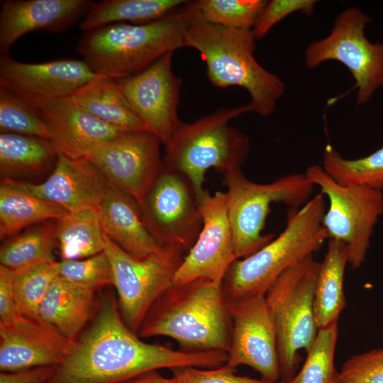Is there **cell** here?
Masks as SVG:
<instances>
[{"instance_id": "cell-1", "label": "cell", "mask_w": 383, "mask_h": 383, "mask_svg": "<svg viewBox=\"0 0 383 383\" xmlns=\"http://www.w3.org/2000/svg\"><path fill=\"white\" fill-rule=\"evenodd\" d=\"M222 351L186 352L141 340L125 323L111 294L96 302L89 323L72 341L47 383H122L144 373L224 365Z\"/></svg>"}, {"instance_id": "cell-2", "label": "cell", "mask_w": 383, "mask_h": 383, "mask_svg": "<svg viewBox=\"0 0 383 383\" xmlns=\"http://www.w3.org/2000/svg\"><path fill=\"white\" fill-rule=\"evenodd\" d=\"M185 47L196 50L205 62L209 82L226 89L237 86L250 96L252 111L262 117L274 111L285 86L256 60L252 30L221 26L206 21L195 1L183 5Z\"/></svg>"}, {"instance_id": "cell-3", "label": "cell", "mask_w": 383, "mask_h": 383, "mask_svg": "<svg viewBox=\"0 0 383 383\" xmlns=\"http://www.w3.org/2000/svg\"><path fill=\"white\" fill-rule=\"evenodd\" d=\"M231 321L221 283L198 279L172 284L154 302L137 334L165 336L186 352L228 353Z\"/></svg>"}, {"instance_id": "cell-4", "label": "cell", "mask_w": 383, "mask_h": 383, "mask_svg": "<svg viewBox=\"0 0 383 383\" xmlns=\"http://www.w3.org/2000/svg\"><path fill=\"white\" fill-rule=\"evenodd\" d=\"M324 195L319 193L299 209L290 208L286 226L254 253L235 260L222 282L227 304L265 296L289 267L313 255L328 240L323 226Z\"/></svg>"}, {"instance_id": "cell-5", "label": "cell", "mask_w": 383, "mask_h": 383, "mask_svg": "<svg viewBox=\"0 0 383 383\" xmlns=\"http://www.w3.org/2000/svg\"><path fill=\"white\" fill-rule=\"evenodd\" d=\"M184 27L182 5L149 23H116L84 31L76 50L95 74L126 77L185 47Z\"/></svg>"}, {"instance_id": "cell-6", "label": "cell", "mask_w": 383, "mask_h": 383, "mask_svg": "<svg viewBox=\"0 0 383 383\" xmlns=\"http://www.w3.org/2000/svg\"><path fill=\"white\" fill-rule=\"evenodd\" d=\"M250 111V104L223 107L195 121H182L165 147L163 165L186 175L200 198L208 170L224 174L241 169L248 157V137L229 122Z\"/></svg>"}, {"instance_id": "cell-7", "label": "cell", "mask_w": 383, "mask_h": 383, "mask_svg": "<svg viewBox=\"0 0 383 383\" xmlns=\"http://www.w3.org/2000/svg\"><path fill=\"white\" fill-rule=\"evenodd\" d=\"M223 175L237 260L254 253L274 238L273 234L262 233L272 204L299 209L310 199L315 187L305 173L286 174L265 184L248 179L241 169Z\"/></svg>"}, {"instance_id": "cell-8", "label": "cell", "mask_w": 383, "mask_h": 383, "mask_svg": "<svg viewBox=\"0 0 383 383\" xmlns=\"http://www.w3.org/2000/svg\"><path fill=\"white\" fill-rule=\"evenodd\" d=\"M319 265L308 256L287 270L265 295L276 333L281 383L296 374L299 352L309 349L318 331L313 299Z\"/></svg>"}, {"instance_id": "cell-9", "label": "cell", "mask_w": 383, "mask_h": 383, "mask_svg": "<svg viewBox=\"0 0 383 383\" xmlns=\"http://www.w3.org/2000/svg\"><path fill=\"white\" fill-rule=\"evenodd\" d=\"M305 174L328 199L329 206L323 218L328 240L344 243L348 250V264L354 269L361 267L374 226L383 213V192L339 184L318 165L309 167Z\"/></svg>"}, {"instance_id": "cell-10", "label": "cell", "mask_w": 383, "mask_h": 383, "mask_svg": "<svg viewBox=\"0 0 383 383\" xmlns=\"http://www.w3.org/2000/svg\"><path fill=\"white\" fill-rule=\"evenodd\" d=\"M104 252L111 265L113 286L117 292L121 316L137 333L149 309L173 284L186 253L172 245H162L158 251L138 259L106 234Z\"/></svg>"}, {"instance_id": "cell-11", "label": "cell", "mask_w": 383, "mask_h": 383, "mask_svg": "<svg viewBox=\"0 0 383 383\" xmlns=\"http://www.w3.org/2000/svg\"><path fill=\"white\" fill-rule=\"evenodd\" d=\"M370 21L360 9L349 7L338 15L328 35L311 43L304 54L309 69L328 60L345 65L355 82L359 105L368 102L383 87V43L366 38L365 29Z\"/></svg>"}, {"instance_id": "cell-12", "label": "cell", "mask_w": 383, "mask_h": 383, "mask_svg": "<svg viewBox=\"0 0 383 383\" xmlns=\"http://www.w3.org/2000/svg\"><path fill=\"white\" fill-rule=\"evenodd\" d=\"M139 205L154 238L187 254L203 224L199 195L189 179L163 165Z\"/></svg>"}, {"instance_id": "cell-13", "label": "cell", "mask_w": 383, "mask_h": 383, "mask_svg": "<svg viewBox=\"0 0 383 383\" xmlns=\"http://www.w3.org/2000/svg\"><path fill=\"white\" fill-rule=\"evenodd\" d=\"M160 138L149 130L126 131L95 144L84 157L113 186L140 203L163 168Z\"/></svg>"}, {"instance_id": "cell-14", "label": "cell", "mask_w": 383, "mask_h": 383, "mask_svg": "<svg viewBox=\"0 0 383 383\" xmlns=\"http://www.w3.org/2000/svg\"><path fill=\"white\" fill-rule=\"evenodd\" d=\"M173 54H166L138 74L116 79L130 106L164 147L182 122L177 114L182 79L172 70Z\"/></svg>"}, {"instance_id": "cell-15", "label": "cell", "mask_w": 383, "mask_h": 383, "mask_svg": "<svg viewBox=\"0 0 383 383\" xmlns=\"http://www.w3.org/2000/svg\"><path fill=\"white\" fill-rule=\"evenodd\" d=\"M199 204L202 227L174 277V284L198 279L221 283L237 260L226 192L218 191L211 194L205 189L200 196Z\"/></svg>"}, {"instance_id": "cell-16", "label": "cell", "mask_w": 383, "mask_h": 383, "mask_svg": "<svg viewBox=\"0 0 383 383\" xmlns=\"http://www.w3.org/2000/svg\"><path fill=\"white\" fill-rule=\"evenodd\" d=\"M231 321L230 348L226 362L236 370L248 366L274 382L281 379L277 338L265 296L228 304Z\"/></svg>"}, {"instance_id": "cell-17", "label": "cell", "mask_w": 383, "mask_h": 383, "mask_svg": "<svg viewBox=\"0 0 383 383\" xmlns=\"http://www.w3.org/2000/svg\"><path fill=\"white\" fill-rule=\"evenodd\" d=\"M0 87L16 94L36 110L47 126L57 152L69 157H84L95 144L126 132L87 112L70 96H42L4 82H0Z\"/></svg>"}, {"instance_id": "cell-18", "label": "cell", "mask_w": 383, "mask_h": 383, "mask_svg": "<svg viewBox=\"0 0 383 383\" xmlns=\"http://www.w3.org/2000/svg\"><path fill=\"white\" fill-rule=\"evenodd\" d=\"M14 181L30 194L68 212L98 208L109 184L86 157L71 158L60 152L54 169L43 182Z\"/></svg>"}, {"instance_id": "cell-19", "label": "cell", "mask_w": 383, "mask_h": 383, "mask_svg": "<svg viewBox=\"0 0 383 383\" xmlns=\"http://www.w3.org/2000/svg\"><path fill=\"white\" fill-rule=\"evenodd\" d=\"M72 343L40 319L21 314L10 324H0L1 372L57 366Z\"/></svg>"}, {"instance_id": "cell-20", "label": "cell", "mask_w": 383, "mask_h": 383, "mask_svg": "<svg viewBox=\"0 0 383 383\" xmlns=\"http://www.w3.org/2000/svg\"><path fill=\"white\" fill-rule=\"evenodd\" d=\"M89 0H1L0 55L23 35L37 30L65 31L87 13Z\"/></svg>"}, {"instance_id": "cell-21", "label": "cell", "mask_w": 383, "mask_h": 383, "mask_svg": "<svg viewBox=\"0 0 383 383\" xmlns=\"http://www.w3.org/2000/svg\"><path fill=\"white\" fill-rule=\"evenodd\" d=\"M99 77L84 60L58 59L44 62L17 61L0 55V82L47 96H67Z\"/></svg>"}, {"instance_id": "cell-22", "label": "cell", "mask_w": 383, "mask_h": 383, "mask_svg": "<svg viewBox=\"0 0 383 383\" xmlns=\"http://www.w3.org/2000/svg\"><path fill=\"white\" fill-rule=\"evenodd\" d=\"M99 213L106 235L131 255L142 259L162 246L149 231L138 202L109 184Z\"/></svg>"}, {"instance_id": "cell-23", "label": "cell", "mask_w": 383, "mask_h": 383, "mask_svg": "<svg viewBox=\"0 0 383 383\" xmlns=\"http://www.w3.org/2000/svg\"><path fill=\"white\" fill-rule=\"evenodd\" d=\"M96 292L58 276L38 309V318L74 340L91 320Z\"/></svg>"}, {"instance_id": "cell-24", "label": "cell", "mask_w": 383, "mask_h": 383, "mask_svg": "<svg viewBox=\"0 0 383 383\" xmlns=\"http://www.w3.org/2000/svg\"><path fill=\"white\" fill-rule=\"evenodd\" d=\"M58 152L52 140L11 133H0L1 179L20 181L54 169Z\"/></svg>"}, {"instance_id": "cell-25", "label": "cell", "mask_w": 383, "mask_h": 383, "mask_svg": "<svg viewBox=\"0 0 383 383\" xmlns=\"http://www.w3.org/2000/svg\"><path fill=\"white\" fill-rule=\"evenodd\" d=\"M71 98L101 121L124 131L147 129L130 106L115 78L99 77L76 89Z\"/></svg>"}, {"instance_id": "cell-26", "label": "cell", "mask_w": 383, "mask_h": 383, "mask_svg": "<svg viewBox=\"0 0 383 383\" xmlns=\"http://www.w3.org/2000/svg\"><path fill=\"white\" fill-rule=\"evenodd\" d=\"M68 211L21 187L14 180L1 179L0 185V238L6 240L24 228L56 221Z\"/></svg>"}, {"instance_id": "cell-27", "label": "cell", "mask_w": 383, "mask_h": 383, "mask_svg": "<svg viewBox=\"0 0 383 383\" xmlns=\"http://www.w3.org/2000/svg\"><path fill=\"white\" fill-rule=\"evenodd\" d=\"M348 264L347 246L339 241L328 240L326 252L320 262L314 289L313 309L319 328L338 323L346 306L343 282Z\"/></svg>"}, {"instance_id": "cell-28", "label": "cell", "mask_w": 383, "mask_h": 383, "mask_svg": "<svg viewBox=\"0 0 383 383\" xmlns=\"http://www.w3.org/2000/svg\"><path fill=\"white\" fill-rule=\"evenodd\" d=\"M98 208L68 212L55 221L60 260L84 259L104 251L105 233Z\"/></svg>"}, {"instance_id": "cell-29", "label": "cell", "mask_w": 383, "mask_h": 383, "mask_svg": "<svg viewBox=\"0 0 383 383\" xmlns=\"http://www.w3.org/2000/svg\"><path fill=\"white\" fill-rule=\"evenodd\" d=\"M184 0H104L91 2L79 28L87 31L116 23L142 24L178 9Z\"/></svg>"}, {"instance_id": "cell-30", "label": "cell", "mask_w": 383, "mask_h": 383, "mask_svg": "<svg viewBox=\"0 0 383 383\" xmlns=\"http://www.w3.org/2000/svg\"><path fill=\"white\" fill-rule=\"evenodd\" d=\"M6 240L0 248V262L13 272L57 261L56 222L48 221L34 225Z\"/></svg>"}, {"instance_id": "cell-31", "label": "cell", "mask_w": 383, "mask_h": 383, "mask_svg": "<svg viewBox=\"0 0 383 383\" xmlns=\"http://www.w3.org/2000/svg\"><path fill=\"white\" fill-rule=\"evenodd\" d=\"M321 167L339 184L383 190V146L369 155L350 160L328 145Z\"/></svg>"}, {"instance_id": "cell-32", "label": "cell", "mask_w": 383, "mask_h": 383, "mask_svg": "<svg viewBox=\"0 0 383 383\" xmlns=\"http://www.w3.org/2000/svg\"><path fill=\"white\" fill-rule=\"evenodd\" d=\"M59 276V261L34 265L13 272V293L20 313L38 320V309L50 285Z\"/></svg>"}, {"instance_id": "cell-33", "label": "cell", "mask_w": 383, "mask_h": 383, "mask_svg": "<svg viewBox=\"0 0 383 383\" xmlns=\"http://www.w3.org/2000/svg\"><path fill=\"white\" fill-rule=\"evenodd\" d=\"M338 323L319 328L306 352L298 373L286 383H334L338 371L334 365Z\"/></svg>"}, {"instance_id": "cell-34", "label": "cell", "mask_w": 383, "mask_h": 383, "mask_svg": "<svg viewBox=\"0 0 383 383\" xmlns=\"http://www.w3.org/2000/svg\"><path fill=\"white\" fill-rule=\"evenodd\" d=\"M195 4L208 22L224 27L252 30L268 1L198 0Z\"/></svg>"}, {"instance_id": "cell-35", "label": "cell", "mask_w": 383, "mask_h": 383, "mask_svg": "<svg viewBox=\"0 0 383 383\" xmlns=\"http://www.w3.org/2000/svg\"><path fill=\"white\" fill-rule=\"evenodd\" d=\"M0 131L52 140L36 110L11 91L0 87Z\"/></svg>"}, {"instance_id": "cell-36", "label": "cell", "mask_w": 383, "mask_h": 383, "mask_svg": "<svg viewBox=\"0 0 383 383\" xmlns=\"http://www.w3.org/2000/svg\"><path fill=\"white\" fill-rule=\"evenodd\" d=\"M59 276L95 292L113 285L111 262L104 251L76 260H60Z\"/></svg>"}, {"instance_id": "cell-37", "label": "cell", "mask_w": 383, "mask_h": 383, "mask_svg": "<svg viewBox=\"0 0 383 383\" xmlns=\"http://www.w3.org/2000/svg\"><path fill=\"white\" fill-rule=\"evenodd\" d=\"M334 383H383V348L348 358Z\"/></svg>"}, {"instance_id": "cell-38", "label": "cell", "mask_w": 383, "mask_h": 383, "mask_svg": "<svg viewBox=\"0 0 383 383\" xmlns=\"http://www.w3.org/2000/svg\"><path fill=\"white\" fill-rule=\"evenodd\" d=\"M177 383H274L235 374L236 370L226 363L215 368L182 367L171 370Z\"/></svg>"}, {"instance_id": "cell-39", "label": "cell", "mask_w": 383, "mask_h": 383, "mask_svg": "<svg viewBox=\"0 0 383 383\" xmlns=\"http://www.w3.org/2000/svg\"><path fill=\"white\" fill-rule=\"evenodd\" d=\"M315 0H272L267 1L257 24L252 29L256 40L262 38L279 21L290 14L301 11L310 15Z\"/></svg>"}, {"instance_id": "cell-40", "label": "cell", "mask_w": 383, "mask_h": 383, "mask_svg": "<svg viewBox=\"0 0 383 383\" xmlns=\"http://www.w3.org/2000/svg\"><path fill=\"white\" fill-rule=\"evenodd\" d=\"M13 272L0 265V324L13 322L20 312L16 306L13 293Z\"/></svg>"}, {"instance_id": "cell-41", "label": "cell", "mask_w": 383, "mask_h": 383, "mask_svg": "<svg viewBox=\"0 0 383 383\" xmlns=\"http://www.w3.org/2000/svg\"><path fill=\"white\" fill-rule=\"evenodd\" d=\"M56 366L35 367L16 372H1L0 383H47Z\"/></svg>"}, {"instance_id": "cell-42", "label": "cell", "mask_w": 383, "mask_h": 383, "mask_svg": "<svg viewBox=\"0 0 383 383\" xmlns=\"http://www.w3.org/2000/svg\"><path fill=\"white\" fill-rule=\"evenodd\" d=\"M122 383H177L171 377L162 376L157 370L148 372Z\"/></svg>"}]
</instances>
